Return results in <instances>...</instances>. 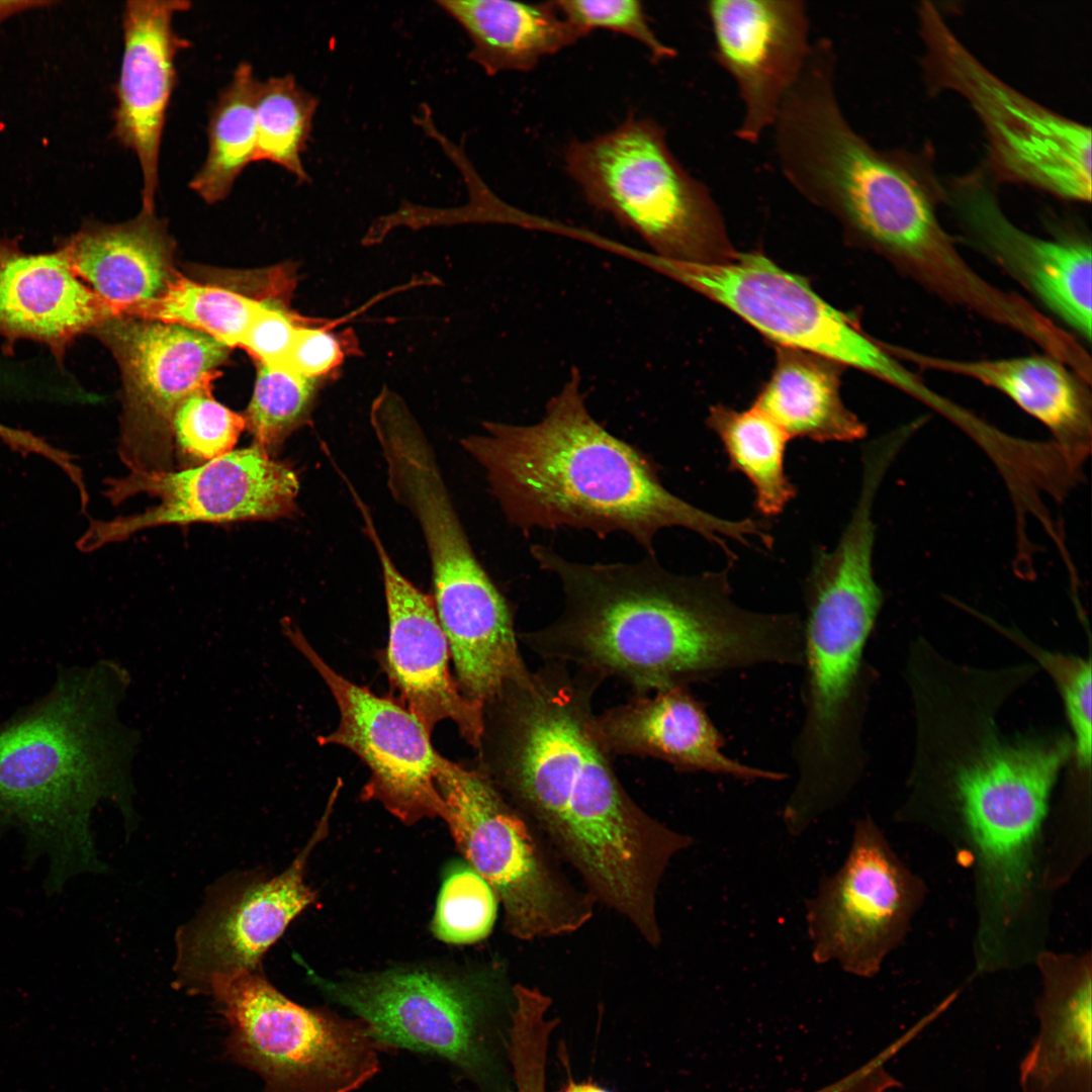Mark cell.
Listing matches in <instances>:
<instances>
[{"mask_svg":"<svg viewBox=\"0 0 1092 1092\" xmlns=\"http://www.w3.org/2000/svg\"><path fill=\"white\" fill-rule=\"evenodd\" d=\"M291 294L266 297L248 326L239 347L262 364H282L299 327L311 323L289 307Z\"/></svg>","mask_w":1092,"mask_h":1092,"instance_id":"39","label":"cell"},{"mask_svg":"<svg viewBox=\"0 0 1092 1092\" xmlns=\"http://www.w3.org/2000/svg\"><path fill=\"white\" fill-rule=\"evenodd\" d=\"M889 350L899 360L922 369L968 377L999 390L1051 431L1072 467L1090 452L1092 406L1088 383L1058 359L1043 354L960 360L891 345Z\"/></svg>","mask_w":1092,"mask_h":1092,"instance_id":"26","label":"cell"},{"mask_svg":"<svg viewBox=\"0 0 1092 1092\" xmlns=\"http://www.w3.org/2000/svg\"><path fill=\"white\" fill-rule=\"evenodd\" d=\"M714 58L733 79L742 103L735 131L758 143L810 54V21L801 0H711L705 7Z\"/></svg>","mask_w":1092,"mask_h":1092,"instance_id":"21","label":"cell"},{"mask_svg":"<svg viewBox=\"0 0 1092 1092\" xmlns=\"http://www.w3.org/2000/svg\"><path fill=\"white\" fill-rule=\"evenodd\" d=\"M70 268L112 309L159 297L179 273L174 243L155 210L118 224L87 222L58 246Z\"/></svg>","mask_w":1092,"mask_h":1092,"instance_id":"27","label":"cell"},{"mask_svg":"<svg viewBox=\"0 0 1092 1092\" xmlns=\"http://www.w3.org/2000/svg\"><path fill=\"white\" fill-rule=\"evenodd\" d=\"M1031 654L1054 679L1073 733V752L1080 769L1091 764L1092 669L1090 658L1067 655L1042 649L1018 635H1008Z\"/></svg>","mask_w":1092,"mask_h":1092,"instance_id":"37","label":"cell"},{"mask_svg":"<svg viewBox=\"0 0 1092 1092\" xmlns=\"http://www.w3.org/2000/svg\"><path fill=\"white\" fill-rule=\"evenodd\" d=\"M318 99L298 85L293 75L259 81L255 114L257 161L279 165L300 183L310 180L302 164Z\"/></svg>","mask_w":1092,"mask_h":1092,"instance_id":"33","label":"cell"},{"mask_svg":"<svg viewBox=\"0 0 1092 1092\" xmlns=\"http://www.w3.org/2000/svg\"><path fill=\"white\" fill-rule=\"evenodd\" d=\"M665 275L726 306L783 347L867 372L918 397L924 381L801 277L757 253L716 262L656 259Z\"/></svg>","mask_w":1092,"mask_h":1092,"instance_id":"12","label":"cell"},{"mask_svg":"<svg viewBox=\"0 0 1092 1092\" xmlns=\"http://www.w3.org/2000/svg\"><path fill=\"white\" fill-rule=\"evenodd\" d=\"M604 679L556 661L506 684L484 704L481 768L581 878L596 903L648 943L662 934L657 894L694 839L642 809L592 731Z\"/></svg>","mask_w":1092,"mask_h":1092,"instance_id":"1","label":"cell"},{"mask_svg":"<svg viewBox=\"0 0 1092 1092\" xmlns=\"http://www.w3.org/2000/svg\"><path fill=\"white\" fill-rule=\"evenodd\" d=\"M564 162L587 203L638 235L653 257L716 262L736 254L710 191L677 161L656 121L629 116L572 141Z\"/></svg>","mask_w":1092,"mask_h":1092,"instance_id":"8","label":"cell"},{"mask_svg":"<svg viewBox=\"0 0 1092 1092\" xmlns=\"http://www.w3.org/2000/svg\"><path fill=\"white\" fill-rule=\"evenodd\" d=\"M1037 1036L1020 1065L1022 1092H1092L1090 953L1041 950Z\"/></svg>","mask_w":1092,"mask_h":1092,"instance_id":"25","label":"cell"},{"mask_svg":"<svg viewBox=\"0 0 1092 1092\" xmlns=\"http://www.w3.org/2000/svg\"><path fill=\"white\" fill-rule=\"evenodd\" d=\"M556 4L561 13L586 34L597 28L619 32L644 47L655 62L676 55L675 50L664 43L652 29L640 1L562 0Z\"/></svg>","mask_w":1092,"mask_h":1092,"instance_id":"38","label":"cell"},{"mask_svg":"<svg viewBox=\"0 0 1092 1092\" xmlns=\"http://www.w3.org/2000/svg\"><path fill=\"white\" fill-rule=\"evenodd\" d=\"M707 424L723 444L729 469L753 485L757 511L768 517L782 513L797 493L784 465L788 435L754 405L741 412L712 406Z\"/></svg>","mask_w":1092,"mask_h":1092,"instance_id":"30","label":"cell"},{"mask_svg":"<svg viewBox=\"0 0 1092 1092\" xmlns=\"http://www.w3.org/2000/svg\"><path fill=\"white\" fill-rule=\"evenodd\" d=\"M839 364L803 351L780 347L769 381L753 405L791 438L852 442L867 427L842 402Z\"/></svg>","mask_w":1092,"mask_h":1092,"instance_id":"29","label":"cell"},{"mask_svg":"<svg viewBox=\"0 0 1092 1092\" xmlns=\"http://www.w3.org/2000/svg\"><path fill=\"white\" fill-rule=\"evenodd\" d=\"M106 667L59 666L49 692L0 723V838L15 831L58 894L103 866L91 813L114 793Z\"/></svg>","mask_w":1092,"mask_h":1092,"instance_id":"5","label":"cell"},{"mask_svg":"<svg viewBox=\"0 0 1092 1092\" xmlns=\"http://www.w3.org/2000/svg\"><path fill=\"white\" fill-rule=\"evenodd\" d=\"M530 552L564 596L555 620L518 633L544 661L615 677L635 695L760 665H802V618L739 606L726 572L677 574L649 555L580 563L540 544Z\"/></svg>","mask_w":1092,"mask_h":1092,"instance_id":"2","label":"cell"},{"mask_svg":"<svg viewBox=\"0 0 1092 1092\" xmlns=\"http://www.w3.org/2000/svg\"><path fill=\"white\" fill-rule=\"evenodd\" d=\"M259 81L252 65L242 62L213 104L208 121V153L189 187L206 203L223 200L242 171L256 160L255 114Z\"/></svg>","mask_w":1092,"mask_h":1092,"instance_id":"31","label":"cell"},{"mask_svg":"<svg viewBox=\"0 0 1092 1092\" xmlns=\"http://www.w3.org/2000/svg\"><path fill=\"white\" fill-rule=\"evenodd\" d=\"M183 0H129L122 13L123 55L115 86L112 136L131 150L143 175L142 204L155 210L166 112L176 83L175 59L188 40L173 28Z\"/></svg>","mask_w":1092,"mask_h":1092,"instance_id":"22","label":"cell"},{"mask_svg":"<svg viewBox=\"0 0 1092 1092\" xmlns=\"http://www.w3.org/2000/svg\"><path fill=\"white\" fill-rule=\"evenodd\" d=\"M340 788H334L315 830L288 868L272 877L244 873L221 881L177 931L178 989L211 995L219 984L259 969L265 952L316 900L305 883V870L313 848L328 833Z\"/></svg>","mask_w":1092,"mask_h":1092,"instance_id":"17","label":"cell"},{"mask_svg":"<svg viewBox=\"0 0 1092 1092\" xmlns=\"http://www.w3.org/2000/svg\"><path fill=\"white\" fill-rule=\"evenodd\" d=\"M988 166L942 178V204L970 244L993 259L1051 312L1091 340L1092 251L1076 236L1045 239L1014 224L1002 210Z\"/></svg>","mask_w":1092,"mask_h":1092,"instance_id":"19","label":"cell"},{"mask_svg":"<svg viewBox=\"0 0 1092 1092\" xmlns=\"http://www.w3.org/2000/svg\"><path fill=\"white\" fill-rule=\"evenodd\" d=\"M122 379L118 454L129 472L174 470L173 418L195 388L218 376L231 348L175 324L117 315L93 332Z\"/></svg>","mask_w":1092,"mask_h":1092,"instance_id":"16","label":"cell"},{"mask_svg":"<svg viewBox=\"0 0 1092 1092\" xmlns=\"http://www.w3.org/2000/svg\"><path fill=\"white\" fill-rule=\"evenodd\" d=\"M460 443L484 470L508 522L523 531L623 532L649 556L665 528L695 532L728 554L727 538L745 545L769 539L764 521L719 518L669 491L646 454L590 415L575 367L538 422L485 421L481 433Z\"/></svg>","mask_w":1092,"mask_h":1092,"instance_id":"3","label":"cell"},{"mask_svg":"<svg viewBox=\"0 0 1092 1092\" xmlns=\"http://www.w3.org/2000/svg\"><path fill=\"white\" fill-rule=\"evenodd\" d=\"M211 996L228 1026L226 1057L258 1074L263 1092H353L379 1072L387 1052L362 1019L301 1006L259 969Z\"/></svg>","mask_w":1092,"mask_h":1092,"instance_id":"11","label":"cell"},{"mask_svg":"<svg viewBox=\"0 0 1092 1092\" xmlns=\"http://www.w3.org/2000/svg\"><path fill=\"white\" fill-rule=\"evenodd\" d=\"M55 3L53 1H0V23L15 14Z\"/></svg>","mask_w":1092,"mask_h":1092,"instance_id":"41","label":"cell"},{"mask_svg":"<svg viewBox=\"0 0 1092 1092\" xmlns=\"http://www.w3.org/2000/svg\"><path fill=\"white\" fill-rule=\"evenodd\" d=\"M285 293L286 289H277L249 295L233 288L192 281L178 273L159 297L132 305L119 315L179 325L233 348L240 345L263 300Z\"/></svg>","mask_w":1092,"mask_h":1092,"instance_id":"32","label":"cell"},{"mask_svg":"<svg viewBox=\"0 0 1092 1092\" xmlns=\"http://www.w3.org/2000/svg\"><path fill=\"white\" fill-rule=\"evenodd\" d=\"M316 320L296 331L289 352L282 364L296 373L315 380L337 369L345 357L340 338Z\"/></svg>","mask_w":1092,"mask_h":1092,"instance_id":"40","label":"cell"},{"mask_svg":"<svg viewBox=\"0 0 1092 1092\" xmlns=\"http://www.w3.org/2000/svg\"><path fill=\"white\" fill-rule=\"evenodd\" d=\"M925 892L875 821L858 819L844 862L806 905L814 962L874 977L906 937Z\"/></svg>","mask_w":1092,"mask_h":1092,"instance_id":"14","label":"cell"},{"mask_svg":"<svg viewBox=\"0 0 1092 1092\" xmlns=\"http://www.w3.org/2000/svg\"><path fill=\"white\" fill-rule=\"evenodd\" d=\"M921 66L931 93L953 91L978 116L995 180L1058 198L1091 200V128L1026 97L985 67L930 1L917 8Z\"/></svg>","mask_w":1092,"mask_h":1092,"instance_id":"9","label":"cell"},{"mask_svg":"<svg viewBox=\"0 0 1092 1092\" xmlns=\"http://www.w3.org/2000/svg\"><path fill=\"white\" fill-rule=\"evenodd\" d=\"M213 380L195 388L175 412L174 455L182 469L197 467L231 453L246 429L243 414L214 399Z\"/></svg>","mask_w":1092,"mask_h":1092,"instance_id":"35","label":"cell"},{"mask_svg":"<svg viewBox=\"0 0 1092 1092\" xmlns=\"http://www.w3.org/2000/svg\"><path fill=\"white\" fill-rule=\"evenodd\" d=\"M497 897L470 866H459L444 881L432 923L437 938L468 944L487 937L496 918Z\"/></svg>","mask_w":1092,"mask_h":1092,"instance_id":"36","label":"cell"},{"mask_svg":"<svg viewBox=\"0 0 1092 1092\" xmlns=\"http://www.w3.org/2000/svg\"><path fill=\"white\" fill-rule=\"evenodd\" d=\"M1062 737L994 738L953 770V838L974 871L979 937L1009 942L1044 919V825L1057 778L1072 754Z\"/></svg>","mask_w":1092,"mask_h":1092,"instance_id":"7","label":"cell"},{"mask_svg":"<svg viewBox=\"0 0 1092 1092\" xmlns=\"http://www.w3.org/2000/svg\"><path fill=\"white\" fill-rule=\"evenodd\" d=\"M562 1092H608L592 1084H569Z\"/></svg>","mask_w":1092,"mask_h":1092,"instance_id":"42","label":"cell"},{"mask_svg":"<svg viewBox=\"0 0 1092 1092\" xmlns=\"http://www.w3.org/2000/svg\"><path fill=\"white\" fill-rule=\"evenodd\" d=\"M257 366L254 391L243 416L253 445L276 458L290 435L308 420L321 380L284 364Z\"/></svg>","mask_w":1092,"mask_h":1092,"instance_id":"34","label":"cell"},{"mask_svg":"<svg viewBox=\"0 0 1092 1092\" xmlns=\"http://www.w3.org/2000/svg\"><path fill=\"white\" fill-rule=\"evenodd\" d=\"M298 492L299 478L292 464L255 445L179 471L129 472L106 480L108 499L118 505L147 493L159 504L134 515L91 522L79 547L92 551L166 525L291 518L297 512Z\"/></svg>","mask_w":1092,"mask_h":1092,"instance_id":"15","label":"cell"},{"mask_svg":"<svg viewBox=\"0 0 1092 1092\" xmlns=\"http://www.w3.org/2000/svg\"><path fill=\"white\" fill-rule=\"evenodd\" d=\"M310 979L328 1000L365 1021L387 1052L404 1049L437 1058L479 1084L489 1079L494 978L395 969L339 980L312 974Z\"/></svg>","mask_w":1092,"mask_h":1092,"instance_id":"13","label":"cell"},{"mask_svg":"<svg viewBox=\"0 0 1092 1092\" xmlns=\"http://www.w3.org/2000/svg\"><path fill=\"white\" fill-rule=\"evenodd\" d=\"M471 40L469 60L490 76L528 72L546 57L571 47L586 33L572 24L556 1L528 4L506 0H439Z\"/></svg>","mask_w":1092,"mask_h":1092,"instance_id":"28","label":"cell"},{"mask_svg":"<svg viewBox=\"0 0 1092 1092\" xmlns=\"http://www.w3.org/2000/svg\"><path fill=\"white\" fill-rule=\"evenodd\" d=\"M873 552L869 536L844 533L834 549L815 551L805 581L804 715L783 813L792 835L840 805L861 770L863 653L883 604Z\"/></svg>","mask_w":1092,"mask_h":1092,"instance_id":"6","label":"cell"},{"mask_svg":"<svg viewBox=\"0 0 1092 1092\" xmlns=\"http://www.w3.org/2000/svg\"><path fill=\"white\" fill-rule=\"evenodd\" d=\"M593 734L609 755L660 759L679 771H704L743 781L779 782L780 771L742 763L723 751L724 739L689 687L635 695L592 720Z\"/></svg>","mask_w":1092,"mask_h":1092,"instance_id":"23","label":"cell"},{"mask_svg":"<svg viewBox=\"0 0 1092 1092\" xmlns=\"http://www.w3.org/2000/svg\"><path fill=\"white\" fill-rule=\"evenodd\" d=\"M286 634L331 691L339 723L322 736L323 745H340L356 754L370 771L362 791L365 801L379 802L406 825L446 814L437 788L442 755L431 733L400 703L375 695L331 667L297 628Z\"/></svg>","mask_w":1092,"mask_h":1092,"instance_id":"18","label":"cell"},{"mask_svg":"<svg viewBox=\"0 0 1092 1092\" xmlns=\"http://www.w3.org/2000/svg\"><path fill=\"white\" fill-rule=\"evenodd\" d=\"M437 788L444 821L468 861L502 902L505 927L528 941L571 934L594 916L596 901L570 882L542 834L480 767L442 756Z\"/></svg>","mask_w":1092,"mask_h":1092,"instance_id":"10","label":"cell"},{"mask_svg":"<svg viewBox=\"0 0 1092 1092\" xmlns=\"http://www.w3.org/2000/svg\"><path fill=\"white\" fill-rule=\"evenodd\" d=\"M381 568L388 617L386 670L400 704L431 733L452 721L461 737L479 749L484 706L461 691L449 668L450 648L431 596L418 588L393 562L366 505L353 495Z\"/></svg>","mask_w":1092,"mask_h":1092,"instance_id":"20","label":"cell"},{"mask_svg":"<svg viewBox=\"0 0 1092 1092\" xmlns=\"http://www.w3.org/2000/svg\"><path fill=\"white\" fill-rule=\"evenodd\" d=\"M771 128L780 169L798 193L939 297L960 306L980 298L986 279L938 217L942 178L931 150H880L855 130L837 96L830 39L813 41Z\"/></svg>","mask_w":1092,"mask_h":1092,"instance_id":"4","label":"cell"},{"mask_svg":"<svg viewBox=\"0 0 1092 1092\" xmlns=\"http://www.w3.org/2000/svg\"><path fill=\"white\" fill-rule=\"evenodd\" d=\"M114 316L70 268L62 253L30 254L0 238V337L46 345L62 363L73 341Z\"/></svg>","mask_w":1092,"mask_h":1092,"instance_id":"24","label":"cell"}]
</instances>
